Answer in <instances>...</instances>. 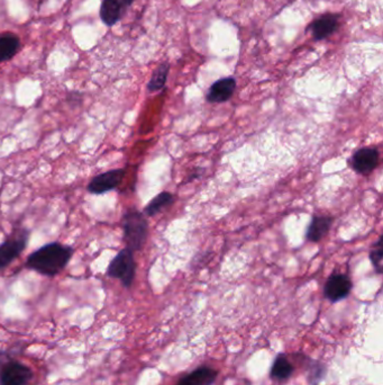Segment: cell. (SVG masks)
<instances>
[{"instance_id":"277c9868","label":"cell","mask_w":383,"mask_h":385,"mask_svg":"<svg viewBox=\"0 0 383 385\" xmlns=\"http://www.w3.org/2000/svg\"><path fill=\"white\" fill-rule=\"evenodd\" d=\"M29 231L20 230L7 241L0 244V270L6 268L22 255L29 241Z\"/></svg>"},{"instance_id":"9c48e42d","label":"cell","mask_w":383,"mask_h":385,"mask_svg":"<svg viewBox=\"0 0 383 385\" xmlns=\"http://www.w3.org/2000/svg\"><path fill=\"white\" fill-rule=\"evenodd\" d=\"M379 161L380 153L377 148H362L353 155L352 167L361 175H369L377 167Z\"/></svg>"},{"instance_id":"ba28073f","label":"cell","mask_w":383,"mask_h":385,"mask_svg":"<svg viewBox=\"0 0 383 385\" xmlns=\"http://www.w3.org/2000/svg\"><path fill=\"white\" fill-rule=\"evenodd\" d=\"M352 290V282L345 274H333L327 279L324 294L331 302H338L349 296Z\"/></svg>"},{"instance_id":"7c38bea8","label":"cell","mask_w":383,"mask_h":385,"mask_svg":"<svg viewBox=\"0 0 383 385\" xmlns=\"http://www.w3.org/2000/svg\"><path fill=\"white\" fill-rule=\"evenodd\" d=\"M333 218L331 216H316L312 218L308 230H307V239L310 242L321 241L324 237L328 233L332 227Z\"/></svg>"},{"instance_id":"ac0fdd59","label":"cell","mask_w":383,"mask_h":385,"mask_svg":"<svg viewBox=\"0 0 383 385\" xmlns=\"http://www.w3.org/2000/svg\"><path fill=\"white\" fill-rule=\"evenodd\" d=\"M383 246L382 238L377 240L370 253V260L377 274L382 273Z\"/></svg>"},{"instance_id":"52a82bcc","label":"cell","mask_w":383,"mask_h":385,"mask_svg":"<svg viewBox=\"0 0 383 385\" xmlns=\"http://www.w3.org/2000/svg\"><path fill=\"white\" fill-rule=\"evenodd\" d=\"M125 173V169H114L96 176L89 183L88 192L98 195L117 188L123 181Z\"/></svg>"},{"instance_id":"6da1fadb","label":"cell","mask_w":383,"mask_h":385,"mask_svg":"<svg viewBox=\"0 0 383 385\" xmlns=\"http://www.w3.org/2000/svg\"><path fill=\"white\" fill-rule=\"evenodd\" d=\"M73 248L59 242H52L31 253L26 260V267L45 276H55L69 264Z\"/></svg>"},{"instance_id":"7a4b0ae2","label":"cell","mask_w":383,"mask_h":385,"mask_svg":"<svg viewBox=\"0 0 383 385\" xmlns=\"http://www.w3.org/2000/svg\"><path fill=\"white\" fill-rule=\"evenodd\" d=\"M124 241L129 251H138L144 247L149 236V223L143 213L129 211L123 218Z\"/></svg>"},{"instance_id":"30bf717a","label":"cell","mask_w":383,"mask_h":385,"mask_svg":"<svg viewBox=\"0 0 383 385\" xmlns=\"http://www.w3.org/2000/svg\"><path fill=\"white\" fill-rule=\"evenodd\" d=\"M338 25H340V15L325 14L317 20H315L312 24H309L308 31L312 32L315 40L321 41L334 34L338 29Z\"/></svg>"},{"instance_id":"e0dca14e","label":"cell","mask_w":383,"mask_h":385,"mask_svg":"<svg viewBox=\"0 0 383 385\" xmlns=\"http://www.w3.org/2000/svg\"><path fill=\"white\" fill-rule=\"evenodd\" d=\"M292 372H294V366L291 365V363L287 360L286 357L279 356L272 366L271 377L277 381H283L290 377Z\"/></svg>"},{"instance_id":"5b68a950","label":"cell","mask_w":383,"mask_h":385,"mask_svg":"<svg viewBox=\"0 0 383 385\" xmlns=\"http://www.w3.org/2000/svg\"><path fill=\"white\" fill-rule=\"evenodd\" d=\"M133 3L134 0H103L99 9L101 22L108 27H113L123 18Z\"/></svg>"},{"instance_id":"4fadbf2b","label":"cell","mask_w":383,"mask_h":385,"mask_svg":"<svg viewBox=\"0 0 383 385\" xmlns=\"http://www.w3.org/2000/svg\"><path fill=\"white\" fill-rule=\"evenodd\" d=\"M217 377V372L210 368H199L180 379L178 385H212Z\"/></svg>"},{"instance_id":"8992f818","label":"cell","mask_w":383,"mask_h":385,"mask_svg":"<svg viewBox=\"0 0 383 385\" xmlns=\"http://www.w3.org/2000/svg\"><path fill=\"white\" fill-rule=\"evenodd\" d=\"M31 379V368L17 362L8 363L0 373V385H29Z\"/></svg>"},{"instance_id":"9a60e30c","label":"cell","mask_w":383,"mask_h":385,"mask_svg":"<svg viewBox=\"0 0 383 385\" xmlns=\"http://www.w3.org/2000/svg\"><path fill=\"white\" fill-rule=\"evenodd\" d=\"M173 202H175V196L172 195L171 192H162L159 195L155 196L149 204L146 205L144 213L147 216H154L155 214L161 212L166 207L173 204Z\"/></svg>"},{"instance_id":"2e32d148","label":"cell","mask_w":383,"mask_h":385,"mask_svg":"<svg viewBox=\"0 0 383 385\" xmlns=\"http://www.w3.org/2000/svg\"><path fill=\"white\" fill-rule=\"evenodd\" d=\"M170 64L168 62H164L157 66L153 72L149 84H147V90L151 92H159L166 86L169 75Z\"/></svg>"},{"instance_id":"3957f363","label":"cell","mask_w":383,"mask_h":385,"mask_svg":"<svg viewBox=\"0 0 383 385\" xmlns=\"http://www.w3.org/2000/svg\"><path fill=\"white\" fill-rule=\"evenodd\" d=\"M135 270L136 264L134 253L129 251V248H125L113 259L107 270V275L113 279H120L125 288H131V285L134 282Z\"/></svg>"},{"instance_id":"8fae6325","label":"cell","mask_w":383,"mask_h":385,"mask_svg":"<svg viewBox=\"0 0 383 385\" xmlns=\"http://www.w3.org/2000/svg\"><path fill=\"white\" fill-rule=\"evenodd\" d=\"M235 90H236V80L234 78H222L209 88L207 101L209 103H225L232 98Z\"/></svg>"},{"instance_id":"5bb4252c","label":"cell","mask_w":383,"mask_h":385,"mask_svg":"<svg viewBox=\"0 0 383 385\" xmlns=\"http://www.w3.org/2000/svg\"><path fill=\"white\" fill-rule=\"evenodd\" d=\"M20 50V40L12 33L0 35V64L12 60Z\"/></svg>"}]
</instances>
